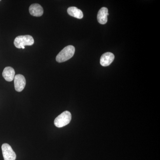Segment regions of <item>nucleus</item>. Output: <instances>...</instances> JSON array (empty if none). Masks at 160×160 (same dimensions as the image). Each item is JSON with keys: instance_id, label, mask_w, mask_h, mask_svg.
<instances>
[{"instance_id": "obj_1", "label": "nucleus", "mask_w": 160, "mask_h": 160, "mask_svg": "<svg viewBox=\"0 0 160 160\" xmlns=\"http://www.w3.org/2000/svg\"><path fill=\"white\" fill-rule=\"evenodd\" d=\"M75 49L74 46L69 45L65 47L58 55L56 60L59 63L63 62L70 59L74 55Z\"/></svg>"}, {"instance_id": "obj_2", "label": "nucleus", "mask_w": 160, "mask_h": 160, "mask_svg": "<svg viewBox=\"0 0 160 160\" xmlns=\"http://www.w3.org/2000/svg\"><path fill=\"white\" fill-rule=\"evenodd\" d=\"M33 38L29 35L19 36L15 39L14 46L18 49H21L23 46H30L34 44Z\"/></svg>"}, {"instance_id": "obj_3", "label": "nucleus", "mask_w": 160, "mask_h": 160, "mask_svg": "<svg viewBox=\"0 0 160 160\" xmlns=\"http://www.w3.org/2000/svg\"><path fill=\"white\" fill-rule=\"evenodd\" d=\"M72 115L68 111H66L58 116L54 120L55 126L58 128H62L69 124L71 121Z\"/></svg>"}, {"instance_id": "obj_4", "label": "nucleus", "mask_w": 160, "mask_h": 160, "mask_svg": "<svg viewBox=\"0 0 160 160\" xmlns=\"http://www.w3.org/2000/svg\"><path fill=\"white\" fill-rule=\"evenodd\" d=\"M2 152L4 160H15L16 154L12 149L11 146L7 143L2 145Z\"/></svg>"}, {"instance_id": "obj_5", "label": "nucleus", "mask_w": 160, "mask_h": 160, "mask_svg": "<svg viewBox=\"0 0 160 160\" xmlns=\"http://www.w3.org/2000/svg\"><path fill=\"white\" fill-rule=\"evenodd\" d=\"M15 89L17 92L22 91L26 85V80L24 76L17 74L14 78Z\"/></svg>"}, {"instance_id": "obj_6", "label": "nucleus", "mask_w": 160, "mask_h": 160, "mask_svg": "<svg viewBox=\"0 0 160 160\" xmlns=\"http://www.w3.org/2000/svg\"><path fill=\"white\" fill-rule=\"evenodd\" d=\"M114 55L110 52L104 53L100 59V64L102 66H109L114 59Z\"/></svg>"}, {"instance_id": "obj_7", "label": "nucleus", "mask_w": 160, "mask_h": 160, "mask_svg": "<svg viewBox=\"0 0 160 160\" xmlns=\"http://www.w3.org/2000/svg\"><path fill=\"white\" fill-rule=\"evenodd\" d=\"M108 9L106 7H102L100 9L98 12L97 19L100 24L104 25L107 23L108 21L107 17L109 15Z\"/></svg>"}, {"instance_id": "obj_8", "label": "nucleus", "mask_w": 160, "mask_h": 160, "mask_svg": "<svg viewBox=\"0 0 160 160\" xmlns=\"http://www.w3.org/2000/svg\"><path fill=\"white\" fill-rule=\"evenodd\" d=\"M29 11L31 15L34 17L42 16L44 12L42 7L38 4H33L30 6Z\"/></svg>"}, {"instance_id": "obj_9", "label": "nucleus", "mask_w": 160, "mask_h": 160, "mask_svg": "<svg viewBox=\"0 0 160 160\" xmlns=\"http://www.w3.org/2000/svg\"><path fill=\"white\" fill-rule=\"evenodd\" d=\"M15 74L14 69L10 66L6 67L3 70L2 76L6 81L11 82L14 79Z\"/></svg>"}, {"instance_id": "obj_10", "label": "nucleus", "mask_w": 160, "mask_h": 160, "mask_svg": "<svg viewBox=\"0 0 160 160\" xmlns=\"http://www.w3.org/2000/svg\"><path fill=\"white\" fill-rule=\"evenodd\" d=\"M67 12L71 16L79 19L82 18L83 17L82 12L76 7H69L67 9Z\"/></svg>"}, {"instance_id": "obj_11", "label": "nucleus", "mask_w": 160, "mask_h": 160, "mask_svg": "<svg viewBox=\"0 0 160 160\" xmlns=\"http://www.w3.org/2000/svg\"><path fill=\"white\" fill-rule=\"evenodd\" d=\"M22 49H25V47H24V46H23L22 47Z\"/></svg>"}]
</instances>
